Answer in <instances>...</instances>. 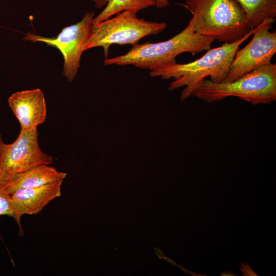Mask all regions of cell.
<instances>
[{
    "label": "cell",
    "mask_w": 276,
    "mask_h": 276,
    "mask_svg": "<svg viewBox=\"0 0 276 276\" xmlns=\"http://www.w3.org/2000/svg\"><path fill=\"white\" fill-rule=\"evenodd\" d=\"M250 30L240 39L231 43H224L221 46L210 49L200 58L187 63H176L172 65L151 71V77H160L162 79L172 78L168 90L172 91L185 87L180 101L183 102L192 96L193 91L206 77L213 82H223L227 75L235 55L240 45L255 31Z\"/></svg>",
    "instance_id": "6da1fadb"
},
{
    "label": "cell",
    "mask_w": 276,
    "mask_h": 276,
    "mask_svg": "<svg viewBox=\"0 0 276 276\" xmlns=\"http://www.w3.org/2000/svg\"><path fill=\"white\" fill-rule=\"evenodd\" d=\"M215 40L195 32L188 24L181 32L166 41L137 44L124 55L105 59L104 65H132L153 71L176 63V57L181 53L195 55L206 51Z\"/></svg>",
    "instance_id": "7a4b0ae2"
},
{
    "label": "cell",
    "mask_w": 276,
    "mask_h": 276,
    "mask_svg": "<svg viewBox=\"0 0 276 276\" xmlns=\"http://www.w3.org/2000/svg\"><path fill=\"white\" fill-rule=\"evenodd\" d=\"M184 7L192 15L189 24L194 31L219 41L234 42L251 30L236 0H186Z\"/></svg>",
    "instance_id": "3957f363"
},
{
    "label": "cell",
    "mask_w": 276,
    "mask_h": 276,
    "mask_svg": "<svg viewBox=\"0 0 276 276\" xmlns=\"http://www.w3.org/2000/svg\"><path fill=\"white\" fill-rule=\"evenodd\" d=\"M191 96L208 103L235 97L254 105L270 104L276 100V64L261 66L231 82L205 78Z\"/></svg>",
    "instance_id": "277c9868"
},
{
    "label": "cell",
    "mask_w": 276,
    "mask_h": 276,
    "mask_svg": "<svg viewBox=\"0 0 276 276\" xmlns=\"http://www.w3.org/2000/svg\"><path fill=\"white\" fill-rule=\"evenodd\" d=\"M166 27L167 24L164 22L147 21L137 17L135 12L124 11L113 18L93 24L84 51L95 47H102L106 59L111 44L134 46L143 37L160 33Z\"/></svg>",
    "instance_id": "5b68a950"
},
{
    "label": "cell",
    "mask_w": 276,
    "mask_h": 276,
    "mask_svg": "<svg viewBox=\"0 0 276 276\" xmlns=\"http://www.w3.org/2000/svg\"><path fill=\"white\" fill-rule=\"evenodd\" d=\"M37 128L20 130L11 144L5 143L0 135V183H8L16 174L40 165L53 162L40 148Z\"/></svg>",
    "instance_id": "8992f818"
},
{
    "label": "cell",
    "mask_w": 276,
    "mask_h": 276,
    "mask_svg": "<svg viewBox=\"0 0 276 276\" xmlns=\"http://www.w3.org/2000/svg\"><path fill=\"white\" fill-rule=\"evenodd\" d=\"M94 18V12H86L81 21L64 27L55 37H45L28 32L23 39L44 42L58 49L63 57L62 74L68 82H72L77 75L81 55L91 31Z\"/></svg>",
    "instance_id": "52a82bcc"
},
{
    "label": "cell",
    "mask_w": 276,
    "mask_h": 276,
    "mask_svg": "<svg viewBox=\"0 0 276 276\" xmlns=\"http://www.w3.org/2000/svg\"><path fill=\"white\" fill-rule=\"evenodd\" d=\"M274 20L266 19L256 28L250 42L236 53L224 81H233L259 67L271 63L276 53V31H270Z\"/></svg>",
    "instance_id": "ba28073f"
},
{
    "label": "cell",
    "mask_w": 276,
    "mask_h": 276,
    "mask_svg": "<svg viewBox=\"0 0 276 276\" xmlns=\"http://www.w3.org/2000/svg\"><path fill=\"white\" fill-rule=\"evenodd\" d=\"M63 180H59L41 186L20 189L11 194V199L19 233L23 234L20 219L25 214L39 213L52 200L61 196Z\"/></svg>",
    "instance_id": "9c48e42d"
},
{
    "label": "cell",
    "mask_w": 276,
    "mask_h": 276,
    "mask_svg": "<svg viewBox=\"0 0 276 276\" xmlns=\"http://www.w3.org/2000/svg\"><path fill=\"white\" fill-rule=\"evenodd\" d=\"M9 106L18 121L21 130L37 128L47 114L44 94L39 88L13 93L8 100Z\"/></svg>",
    "instance_id": "30bf717a"
},
{
    "label": "cell",
    "mask_w": 276,
    "mask_h": 276,
    "mask_svg": "<svg viewBox=\"0 0 276 276\" xmlns=\"http://www.w3.org/2000/svg\"><path fill=\"white\" fill-rule=\"evenodd\" d=\"M66 175L49 165H40L16 174L3 188L10 194L20 189L35 188L63 180Z\"/></svg>",
    "instance_id": "8fae6325"
},
{
    "label": "cell",
    "mask_w": 276,
    "mask_h": 276,
    "mask_svg": "<svg viewBox=\"0 0 276 276\" xmlns=\"http://www.w3.org/2000/svg\"><path fill=\"white\" fill-rule=\"evenodd\" d=\"M236 1L245 12L251 30L266 19L275 18L276 0Z\"/></svg>",
    "instance_id": "7c38bea8"
},
{
    "label": "cell",
    "mask_w": 276,
    "mask_h": 276,
    "mask_svg": "<svg viewBox=\"0 0 276 276\" xmlns=\"http://www.w3.org/2000/svg\"><path fill=\"white\" fill-rule=\"evenodd\" d=\"M156 6L155 0H107L105 8L95 17L93 24L110 18L124 11L137 13L150 7Z\"/></svg>",
    "instance_id": "4fadbf2b"
},
{
    "label": "cell",
    "mask_w": 276,
    "mask_h": 276,
    "mask_svg": "<svg viewBox=\"0 0 276 276\" xmlns=\"http://www.w3.org/2000/svg\"><path fill=\"white\" fill-rule=\"evenodd\" d=\"M3 215L15 218L11 195L4 190L3 185L0 183V216Z\"/></svg>",
    "instance_id": "5bb4252c"
},
{
    "label": "cell",
    "mask_w": 276,
    "mask_h": 276,
    "mask_svg": "<svg viewBox=\"0 0 276 276\" xmlns=\"http://www.w3.org/2000/svg\"><path fill=\"white\" fill-rule=\"evenodd\" d=\"M156 7L158 8H164L169 6L168 0H155Z\"/></svg>",
    "instance_id": "9a60e30c"
},
{
    "label": "cell",
    "mask_w": 276,
    "mask_h": 276,
    "mask_svg": "<svg viewBox=\"0 0 276 276\" xmlns=\"http://www.w3.org/2000/svg\"><path fill=\"white\" fill-rule=\"evenodd\" d=\"M95 7L97 8H101L106 5L107 0H92Z\"/></svg>",
    "instance_id": "2e32d148"
}]
</instances>
